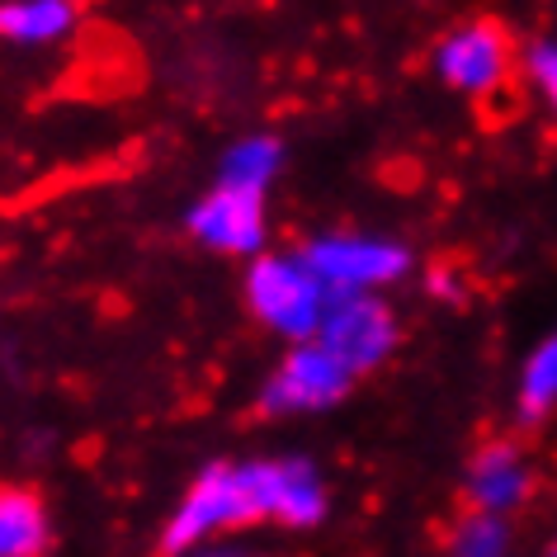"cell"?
<instances>
[{
    "mask_svg": "<svg viewBox=\"0 0 557 557\" xmlns=\"http://www.w3.org/2000/svg\"><path fill=\"white\" fill-rule=\"evenodd\" d=\"M331 510L322 468L302 454L284 458H218L194 472L185 496L161 524V557H180L222 543L236 529L278 524L317 529Z\"/></svg>",
    "mask_w": 557,
    "mask_h": 557,
    "instance_id": "obj_1",
    "label": "cell"
},
{
    "mask_svg": "<svg viewBox=\"0 0 557 557\" xmlns=\"http://www.w3.org/2000/svg\"><path fill=\"white\" fill-rule=\"evenodd\" d=\"M242 298L246 312L284 345L317 341L331 308V288L312 274V264L298 250H264L260 260H250L242 278Z\"/></svg>",
    "mask_w": 557,
    "mask_h": 557,
    "instance_id": "obj_2",
    "label": "cell"
},
{
    "mask_svg": "<svg viewBox=\"0 0 557 557\" xmlns=\"http://www.w3.org/2000/svg\"><path fill=\"white\" fill-rule=\"evenodd\" d=\"M298 256L312 264V274L331 288V298L341 294H383L397 288L411 274V246L401 236L387 232H355V227H331L312 232L298 246Z\"/></svg>",
    "mask_w": 557,
    "mask_h": 557,
    "instance_id": "obj_3",
    "label": "cell"
},
{
    "mask_svg": "<svg viewBox=\"0 0 557 557\" xmlns=\"http://www.w3.org/2000/svg\"><path fill=\"white\" fill-rule=\"evenodd\" d=\"M355 373L326 350L322 341H302L288 345L278 355V364L270 369V379L260 383V411L270 421H288V416H322L331 407H341L355 393Z\"/></svg>",
    "mask_w": 557,
    "mask_h": 557,
    "instance_id": "obj_4",
    "label": "cell"
},
{
    "mask_svg": "<svg viewBox=\"0 0 557 557\" xmlns=\"http://www.w3.org/2000/svg\"><path fill=\"white\" fill-rule=\"evenodd\" d=\"M185 232L194 246L250 264L270 250V203H264V194L213 185L189 203Z\"/></svg>",
    "mask_w": 557,
    "mask_h": 557,
    "instance_id": "obj_5",
    "label": "cell"
},
{
    "mask_svg": "<svg viewBox=\"0 0 557 557\" xmlns=\"http://www.w3.org/2000/svg\"><path fill=\"white\" fill-rule=\"evenodd\" d=\"M510 66H515V48H510V34L500 29L496 20L454 24V29L430 48V72L449 90L468 95V100L496 95L510 81Z\"/></svg>",
    "mask_w": 557,
    "mask_h": 557,
    "instance_id": "obj_6",
    "label": "cell"
},
{
    "mask_svg": "<svg viewBox=\"0 0 557 557\" xmlns=\"http://www.w3.org/2000/svg\"><path fill=\"white\" fill-rule=\"evenodd\" d=\"M317 341H322L355 379H364V373L383 369L387 359L397 355L401 322H397L393 302L379 294H341V298H331Z\"/></svg>",
    "mask_w": 557,
    "mask_h": 557,
    "instance_id": "obj_7",
    "label": "cell"
},
{
    "mask_svg": "<svg viewBox=\"0 0 557 557\" xmlns=\"http://www.w3.org/2000/svg\"><path fill=\"white\" fill-rule=\"evenodd\" d=\"M534 496V468H529L524 449L515 440H486L472 449L463 468V500L468 510L500 515L510 520L524 500Z\"/></svg>",
    "mask_w": 557,
    "mask_h": 557,
    "instance_id": "obj_8",
    "label": "cell"
},
{
    "mask_svg": "<svg viewBox=\"0 0 557 557\" xmlns=\"http://www.w3.org/2000/svg\"><path fill=\"white\" fill-rule=\"evenodd\" d=\"M81 29V0H0V44L58 48Z\"/></svg>",
    "mask_w": 557,
    "mask_h": 557,
    "instance_id": "obj_9",
    "label": "cell"
},
{
    "mask_svg": "<svg viewBox=\"0 0 557 557\" xmlns=\"http://www.w3.org/2000/svg\"><path fill=\"white\" fill-rule=\"evenodd\" d=\"M288 147L278 133H242L232 137V147L218 161V185L250 189V194H270V185L284 175Z\"/></svg>",
    "mask_w": 557,
    "mask_h": 557,
    "instance_id": "obj_10",
    "label": "cell"
},
{
    "mask_svg": "<svg viewBox=\"0 0 557 557\" xmlns=\"http://www.w3.org/2000/svg\"><path fill=\"white\" fill-rule=\"evenodd\" d=\"M52 543V520L44 496L29 486L0 482V557H44Z\"/></svg>",
    "mask_w": 557,
    "mask_h": 557,
    "instance_id": "obj_11",
    "label": "cell"
},
{
    "mask_svg": "<svg viewBox=\"0 0 557 557\" xmlns=\"http://www.w3.org/2000/svg\"><path fill=\"white\" fill-rule=\"evenodd\" d=\"M515 401H520V421H543V416L557 407V331L529 350Z\"/></svg>",
    "mask_w": 557,
    "mask_h": 557,
    "instance_id": "obj_12",
    "label": "cell"
},
{
    "mask_svg": "<svg viewBox=\"0 0 557 557\" xmlns=\"http://www.w3.org/2000/svg\"><path fill=\"white\" fill-rule=\"evenodd\" d=\"M510 548V520L482 510H463L449 529V557H506Z\"/></svg>",
    "mask_w": 557,
    "mask_h": 557,
    "instance_id": "obj_13",
    "label": "cell"
},
{
    "mask_svg": "<svg viewBox=\"0 0 557 557\" xmlns=\"http://www.w3.org/2000/svg\"><path fill=\"white\" fill-rule=\"evenodd\" d=\"M524 76H529V86L557 109V44H548V38L529 44L524 48Z\"/></svg>",
    "mask_w": 557,
    "mask_h": 557,
    "instance_id": "obj_14",
    "label": "cell"
},
{
    "mask_svg": "<svg viewBox=\"0 0 557 557\" xmlns=\"http://www.w3.org/2000/svg\"><path fill=\"white\" fill-rule=\"evenodd\" d=\"M421 284H425V294L440 298V302H463V294H468V288H463V274H458L454 264H430Z\"/></svg>",
    "mask_w": 557,
    "mask_h": 557,
    "instance_id": "obj_15",
    "label": "cell"
},
{
    "mask_svg": "<svg viewBox=\"0 0 557 557\" xmlns=\"http://www.w3.org/2000/svg\"><path fill=\"white\" fill-rule=\"evenodd\" d=\"M180 557H250V553L222 539V543H208V548H194V553H180Z\"/></svg>",
    "mask_w": 557,
    "mask_h": 557,
    "instance_id": "obj_16",
    "label": "cell"
},
{
    "mask_svg": "<svg viewBox=\"0 0 557 557\" xmlns=\"http://www.w3.org/2000/svg\"><path fill=\"white\" fill-rule=\"evenodd\" d=\"M553 557H557V543H553Z\"/></svg>",
    "mask_w": 557,
    "mask_h": 557,
    "instance_id": "obj_17",
    "label": "cell"
}]
</instances>
